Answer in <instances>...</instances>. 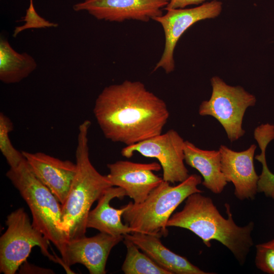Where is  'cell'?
<instances>
[{"label":"cell","instance_id":"cell-1","mask_svg":"<svg viewBox=\"0 0 274 274\" xmlns=\"http://www.w3.org/2000/svg\"><path fill=\"white\" fill-rule=\"evenodd\" d=\"M93 112L105 138L126 146L162 133L169 116L163 99L129 80L104 88Z\"/></svg>","mask_w":274,"mask_h":274},{"label":"cell","instance_id":"cell-2","mask_svg":"<svg viewBox=\"0 0 274 274\" xmlns=\"http://www.w3.org/2000/svg\"><path fill=\"white\" fill-rule=\"evenodd\" d=\"M228 218H224L212 199L196 192L186 199L183 209L173 214L167 227L189 230L198 236L208 248L216 240L227 248L241 265H243L253 245L251 233L254 224L251 222L241 227L234 222L230 206L225 204Z\"/></svg>","mask_w":274,"mask_h":274},{"label":"cell","instance_id":"cell-3","mask_svg":"<svg viewBox=\"0 0 274 274\" xmlns=\"http://www.w3.org/2000/svg\"><path fill=\"white\" fill-rule=\"evenodd\" d=\"M89 120L79 125L76 150V174L65 202L61 204L63 230L68 241L85 236L86 220L93 203L112 186L89 158Z\"/></svg>","mask_w":274,"mask_h":274},{"label":"cell","instance_id":"cell-4","mask_svg":"<svg viewBox=\"0 0 274 274\" xmlns=\"http://www.w3.org/2000/svg\"><path fill=\"white\" fill-rule=\"evenodd\" d=\"M6 176L28 206L34 227L55 246L63 261L68 239L63 230L61 203L35 176L25 158L17 166L10 167Z\"/></svg>","mask_w":274,"mask_h":274},{"label":"cell","instance_id":"cell-5","mask_svg":"<svg viewBox=\"0 0 274 274\" xmlns=\"http://www.w3.org/2000/svg\"><path fill=\"white\" fill-rule=\"evenodd\" d=\"M201 176L192 174L176 186L163 181L140 203L130 201L122 217L134 232L156 236L168 234L167 223L177 208L190 194L202 191L197 188Z\"/></svg>","mask_w":274,"mask_h":274},{"label":"cell","instance_id":"cell-6","mask_svg":"<svg viewBox=\"0 0 274 274\" xmlns=\"http://www.w3.org/2000/svg\"><path fill=\"white\" fill-rule=\"evenodd\" d=\"M6 224L7 229L0 238L1 272L15 274L35 246H39L44 256L65 269L62 258L50 253L49 241L34 227L23 208L10 213Z\"/></svg>","mask_w":274,"mask_h":274},{"label":"cell","instance_id":"cell-7","mask_svg":"<svg viewBox=\"0 0 274 274\" xmlns=\"http://www.w3.org/2000/svg\"><path fill=\"white\" fill-rule=\"evenodd\" d=\"M211 83V96L201 103L198 113L217 119L230 141H235L245 133L242 128L244 116L248 107L255 106L256 98L242 87L230 86L218 76L213 77Z\"/></svg>","mask_w":274,"mask_h":274},{"label":"cell","instance_id":"cell-8","mask_svg":"<svg viewBox=\"0 0 274 274\" xmlns=\"http://www.w3.org/2000/svg\"><path fill=\"white\" fill-rule=\"evenodd\" d=\"M185 141L173 129L138 143L126 146L121 155L130 158L136 152L143 156L157 159L162 169L164 181L180 183L189 176L184 164Z\"/></svg>","mask_w":274,"mask_h":274},{"label":"cell","instance_id":"cell-9","mask_svg":"<svg viewBox=\"0 0 274 274\" xmlns=\"http://www.w3.org/2000/svg\"><path fill=\"white\" fill-rule=\"evenodd\" d=\"M222 10V2L213 0L192 8L168 10L165 14L155 18L154 20L159 22L163 28L165 45L162 56L153 71L161 68L166 74L173 72L175 67L174 50L182 35L197 22L217 17Z\"/></svg>","mask_w":274,"mask_h":274},{"label":"cell","instance_id":"cell-10","mask_svg":"<svg viewBox=\"0 0 274 274\" xmlns=\"http://www.w3.org/2000/svg\"><path fill=\"white\" fill-rule=\"evenodd\" d=\"M169 0H85L74 5L75 11H86L98 20L122 22H148L163 15Z\"/></svg>","mask_w":274,"mask_h":274},{"label":"cell","instance_id":"cell-11","mask_svg":"<svg viewBox=\"0 0 274 274\" xmlns=\"http://www.w3.org/2000/svg\"><path fill=\"white\" fill-rule=\"evenodd\" d=\"M109 173L106 176L112 186L122 188L134 203L143 202L149 193L163 181L154 173L161 168L156 162L142 163L119 160L107 164Z\"/></svg>","mask_w":274,"mask_h":274},{"label":"cell","instance_id":"cell-12","mask_svg":"<svg viewBox=\"0 0 274 274\" xmlns=\"http://www.w3.org/2000/svg\"><path fill=\"white\" fill-rule=\"evenodd\" d=\"M124 237L100 232L90 237L84 236L69 240L63 260L65 270L74 273L70 266L79 263L84 265L90 274L106 273L109 254L114 246L123 240Z\"/></svg>","mask_w":274,"mask_h":274},{"label":"cell","instance_id":"cell-13","mask_svg":"<svg viewBox=\"0 0 274 274\" xmlns=\"http://www.w3.org/2000/svg\"><path fill=\"white\" fill-rule=\"evenodd\" d=\"M256 145L253 144L247 149L236 152L225 145L220 146L221 170L227 182L234 186V194L241 200H253L257 191L259 176L254 165Z\"/></svg>","mask_w":274,"mask_h":274},{"label":"cell","instance_id":"cell-14","mask_svg":"<svg viewBox=\"0 0 274 274\" xmlns=\"http://www.w3.org/2000/svg\"><path fill=\"white\" fill-rule=\"evenodd\" d=\"M22 153L37 178L63 204L76 174V163L43 152Z\"/></svg>","mask_w":274,"mask_h":274},{"label":"cell","instance_id":"cell-15","mask_svg":"<svg viewBox=\"0 0 274 274\" xmlns=\"http://www.w3.org/2000/svg\"><path fill=\"white\" fill-rule=\"evenodd\" d=\"M125 196L126 192L121 187L111 186L107 189L98 199L96 207L90 211L86 220L87 228H94L100 232L114 236L134 232L132 228L121 221V217L127 208V204L119 209L110 205L113 199H122Z\"/></svg>","mask_w":274,"mask_h":274},{"label":"cell","instance_id":"cell-16","mask_svg":"<svg viewBox=\"0 0 274 274\" xmlns=\"http://www.w3.org/2000/svg\"><path fill=\"white\" fill-rule=\"evenodd\" d=\"M160 266L170 274H209L191 263L186 257L164 246L160 237L134 232L124 235Z\"/></svg>","mask_w":274,"mask_h":274},{"label":"cell","instance_id":"cell-17","mask_svg":"<svg viewBox=\"0 0 274 274\" xmlns=\"http://www.w3.org/2000/svg\"><path fill=\"white\" fill-rule=\"evenodd\" d=\"M184 152L186 163L201 175L202 185L214 193H221L228 182L221 170L220 151L202 150L185 141Z\"/></svg>","mask_w":274,"mask_h":274},{"label":"cell","instance_id":"cell-18","mask_svg":"<svg viewBox=\"0 0 274 274\" xmlns=\"http://www.w3.org/2000/svg\"><path fill=\"white\" fill-rule=\"evenodd\" d=\"M37 67L35 59L27 53H19L7 40H0V80L5 84L19 83Z\"/></svg>","mask_w":274,"mask_h":274},{"label":"cell","instance_id":"cell-19","mask_svg":"<svg viewBox=\"0 0 274 274\" xmlns=\"http://www.w3.org/2000/svg\"><path fill=\"white\" fill-rule=\"evenodd\" d=\"M123 240L127 253L121 269L125 274H170L131 241L124 237Z\"/></svg>","mask_w":274,"mask_h":274},{"label":"cell","instance_id":"cell-20","mask_svg":"<svg viewBox=\"0 0 274 274\" xmlns=\"http://www.w3.org/2000/svg\"><path fill=\"white\" fill-rule=\"evenodd\" d=\"M13 130L11 119L3 112L0 113V151L10 167L17 166L24 159L22 152L13 145L9 133Z\"/></svg>","mask_w":274,"mask_h":274},{"label":"cell","instance_id":"cell-21","mask_svg":"<svg viewBox=\"0 0 274 274\" xmlns=\"http://www.w3.org/2000/svg\"><path fill=\"white\" fill-rule=\"evenodd\" d=\"M255 263L263 272L274 274V239L256 246Z\"/></svg>","mask_w":274,"mask_h":274},{"label":"cell","instance_id":"cell-22","mask_svg":"<svg viewBox=\"0 0 274 274\" xmlns=\"http://www.w3.org/2000/svg\"><path fill=\"white\" fill-rule=\"evenodd\" d=\"M25 23L22 26L16 27L13 35L15 38L22 31L29 28H40L57 27L58 24L50 22L41 17L36 12L33 5L32 0H30V4L26 10V14L22 20Z\"/></svg>","mask_w":274,"mask_h":274},{"label":"cell","instance_id":"cell-23","mask_svg":"<svg viewBox=\"0 0 274 274\" xmlns=\"http://www.w3.org/2000/svg\"><path fill=\"white\" fill-rule=\"evenodd\" d=\"M206 0H169L168 5L164 9L165 10L183 9L189 5H198L203 3Z\"/></svg>","mask_w":274,"mask_h":274}]
</instances>
